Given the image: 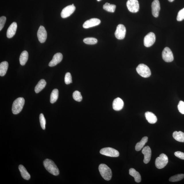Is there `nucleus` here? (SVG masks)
Here are the masks:
<instances>
[{"instance_id":"nucleus-19","label":"nucleus","mask_w":184,"mask_h":184,"mask_svg":"<svg viewBox=\"0 0 184 184\" xmlns=\"http://www.w3.org/2000/svg\"><path fill=\"white\" fill-rule=\"evenodd\" d=\"M145 116L147 121L150 123L154 124L157 121V117L152 112H147L145 113Z\"/></svg>"},{"instance_id":"nucleus-38","label":"nucleus","mask_w":184,"mask_h":184,"mask_svg":"<svg viewBox=\"0 0 184 184\" xmlns=\"http://www.w3.org/2000/svg\"><path fill=\"white\" fill-rule=\"evenodd\" d=\"M168 1L169 2H172L174 0H168Z\"/></svg>"},{"instance_id":"nucleus-33","label":"nucleus","mask_w":184,"mask_h":184,"mask_svg":"<svg viewBox=\"0 0 184 184\" xmlns=\"http://www.w3.org/2000/svg\"><path fill=\"white\" fill-rule=\"evenodd\" d=\"M65 84L67 85L70 84L72 82L71 75L70 73H67L65 75Z\"/></svg>"},{"instance_id":"nucleus-23","label":"nucleus","mask_w":184,"mask_h":184,"mask_svg":"<svg viewBox=\"0 0 184 184\" xmlns=\"http://www.w3.org/2000/svg\"><path fill=\"white\" fill-rule=\"evenodd\" d=\"M173 137L177 141L180 142H184V133L181 131H177L173 133Z\"/></svg>"},{"instance_id":"nucleus-11","label":"nucleus","mask_w":184,"mask_h":184,"mask_svg":"<svg viewBox=\"0 0 184 184\" xmlns=\"http://www.w3.org/2000/svg\"><path fill=\"white\" fill-rule=\"evenodd\" d=\"M75 7L73 4L72 5H68L62 11L61 13V17L63 18H65L68 17L73 13L75 10Z\"/></svg>"},{"instance_id":"nucleus-26","label":"nucleus","mask_w":184,"mask_h":184,"mask_svg":"<svg viewBox=\"0 0 184 184\" xmlns=\"http://www.w3.org/2000/svg\"><path fill=\"white\" fill-rule=\"evenodd\" d=\"M148 140V138L146 136L142 138L141 141L136 144L135 147L136 150L137 151L141 150L144 146L145 144L147 143Z\"/></svg>"},{"instance_id":"nucleus-6","label":"nucleus","mask_w":184,"mask_h":184,"mask_svg":"<svg viewBox=\"0 0 184 184\" xmlns=\"http://www.w3.org/2000/svg\"><path fill=\"white\" fill-rule=\"evenodd\" d=\"M100 153L103 155L112 157H117L119 155L118 151L110 147L104 148L101 149Z\"/></svg>"},{"instance_id":"nucleus-36","label":"nucleus","mask_w":184,"mask_h":184,"mask_svg":"<svg viewBox=\"0 0 184 184\" xmlns=\"http://www.w3.org/2000/svg\"><path fill=\"white\" fill-rule=\"evenodd\" d=\"M6 21V18L5 16H2L0 18V30L1 31L2 30Z\"/></svg>"},{"instance_id":"nucleus-2","label":"nucleus","mask_w":184,"mask_h":184,"mask_svg":"<svg viewBox=\"0 0 184 184\" xmlns=\"http://www.w3.org/2000/svg\"><path fill=\"white\" fill-rule=\"evenodd\" d=\"M99 170L102 177L107 181H109L112 177V173L111 168L105 164H101L99 167Z\"/></svg>"},{"instance_id":"nucleus-17","label":"nucleus","mask_w":184,"mask_h":184,"mask_svg":"<svg viewBox=\"0 0 184 184\" xmlns=\"http://www.w3.org/2000/svg\"><path fill=\"white\" fill-rule=\"evenodd\" d=\"M17 28V24L15 22L12 23L7 30V36L8 38H12L15 35Z\"/></svg>"},{"instance_id":"nucleus-7","label":"nucleus","mask_w":184,"mask_h":184,"mask_svg":"<svg viewBox=\"0 0 184 184\" xmlns=\"http://www.w3.org/2000/svg\"><path fill=\"white\" fill-rule=\"evenodd\" d=\"M128 9L132 13H136L139 10V3L137 0H128L127 3Z\"/></svg>"},{"instance_id":"nucleus-3","label":"nucleus","mask_w":184,"mask_h":184,"mask_svg":"<svg viewBox=\"0 0 184 184\" xmlns=\"http://www.w3.org/2000/svg\"><path fill=\"white\" fill-rule=\"evenodd\" d=\"M25 103L24 98L20 97L16 99L13 103L12 112L14 114H17L21 112Z\"/></svg>"},{"instance_id":"nucleus-12","label":"nucleus","mask_w":184,"mask_h":184,"mask_svg":"<svg viewBox=\"0 0 184 184\" xmlns=\"http://www.w3.org/2000/svg\"><path fill=\"white\" fill-rule=\"evenodd\" d=\"M37 37L40 42L43 43L46 40L47 33L45 27L42 26L39 27L37 32Z\"/></svg>"},{"instance_id":"nucleus-13","label":"nucleus","mask_w":184,"mask_h":184,"mask_svg":"<svg viewBox=\"0 0 184 184\" xmlns=\"http://www.w3.org/2000/svg\"><path fill=\"white\" fill-rule=\"evenodd\" d=\"M101 23V21L97 18H92L85 22L83 25V28H88L97 26Z\"/></svg>"},{"instance_id":"nucleus-24","label":"nucleus","mask_w":184,"mask_h":184,"mask_svg":"<svg viewBox=\"0 0 184 184\" xmlns=\"http://www.w3.org/2000/svg\"><path fill=\"white\" fill-rule=\"evenodd\" d=\"M8 67V63L7 61H4L0 64V75L4 76L6 73Z\"/></svg>"},{"instance_id":"nucleus-25","label":"nucleus","mask_w":184,"mask_h":184,"mask_svg":"<svg viewBox=\"0 0 184 184\" xmlns=\"http://www.w3.org/2000/svg\"><path fill=\"white\" fill-rule=\"evenodd\" d=\"M28 54L26 51H24L21 53L20 57V63L22 65H24L28 61Z\"/></svg>"},{"instance_id":"nucleus-20","label":"nucleus","mask_w":184,"mask_h":184,"mask_svg":"<svg viewBox=\"0 0 184 184\" xmlns=\"http://www.w3.org/2000/svg\"><path fill=\"white\" fill-rule=\"evenodd\" d=\"M129 174L134 178L135 181L136 183H139L141 181V177L139 172L136 171L134 168H131L129 169Z\"/></svg>"},{"instance_id":"nucleus-22","label":"nucleus","mask_w":184,"mask_h":184,"mask_svg":"<svg viewBox=\"0 0 184 184\" xmlns=\"http://www.w3.org/2000/svg\"><path fill=\"white\" fill-rule=\"evenodd\" d=\"M47 84L46 82L44 79L40 80L36 86L34 90L36 93H38L44 88Z\"/></svg>"},{"instance_id":"nucleus-4","label":"nucleus","mask_w":184,"mask_h":184,"mask_svg":"<svg viewBox=\"0 0 184 184\" xmlns=\"http://www.w3.org/2000/svg\"><path fill=\"white\" fill-rule=\"evenodd\" d=\"M138 73L142 77L147 78L150 76L151 72L150 69L146 65L140 64L136 69Z\"/></svg>"},{"instance_id":"nucleus-27","label":"nucleus","mask_w":184,"mask_h":184,"mask_svg":"<svg viewBox=\"0 0 184 184\" xmlns=\"http://www.w3.org/2000/svg\"><path fill=\"white\" fill-rule=\"evenodd\" d=\"M59 95V92L57 89H54L52 91L50 96V102L54 103L57 101Z\"/></svg>"},{"instance_id":"nucleus-34","label":"nucleus","mask_w":184,"mask_h":184,"mask_svg":"<svg viewBox=\"0 0 184 184\" xmlns=\"http://www.w3.org/2000/svg\"><path fill=\"white\" fill-rule=\"evenodd\" d=\"M177 20L178 21H181L184 20V8L178 12Z\"/></svg>"},{"instance_id":"nucleus-9","label":"nucleus","mask_w":184,"mask_h":184,"mask_svg":"<svg viewBox=\"0 0 184 184\" xmlns=\"http://www.w3.org/2000/svg\"><path fill=\"white\" fill-rule=\"evenodd\" d=\"M156 41V36L154 33L149 32L144 38V45L146 47L152 46Z\"/></svg>"},{"instance_id":"nucleus-5","label":"nucleus","mask_w":184,"mask_h":184,"mask_svg":"<svg viewBox=\"0 0 184 184\" xmlns=\"http://www.w3.org/2000/svg\"><path fill=\"white\" fill-rule=\"evenodd\" d=\"M168 158L166 155L161 154L156 160L155 165L156 168L159 169L164 168L168 163Z\"/></svg>"},{"instance_id":"nucleus-21","label":"nucleus","mask_w":184,"mask_h":184,"mask_svg":"<svg viewBox=\"0 0 184 184\" xmlns=\"http://www.w3.org/2000/svg\"><path fill=\"white\" fill-rule=\"evenodd\" d=\"M19 168L20 172L22 177L24 179L26 180H29L30 179V176L29 173L23 165H20L19 166Z\"/></svg>"},{"instance_id":"nucleus-30","label":"nucleus","mask_w":184,"mask_h":184,"mask_svg":"<svg viewBox=\"0 0 184 184\" xmlns=\"http://www.w3.org/2000/svg\"><path fill=\"white\" fill-rule=\"evenodd\" d=\"M83 42L87 44L93 45L97 43L98 40L95 38H87L83 40Z\"/></svg>"},{"instance_id":"nucleus-35","label":"nucleus","mask_w":184,"mask_h":184,"mask_svg":"<svg viewBox=\"0 0 184 184\" xmlns=\"http://www.w3.org/2000/svg\"><path fill=\"white\" fill-rule=\"evenodd\" d=\"M178 110L181 114H184V102L180 101L178 106Z\"/></svg>"},{"instance_id":"nucleus-8","label":"nucleus","mask_w":184,"mask_h":184,"mask_svg":"<svg viewBox=\"0 0 184 184\" xmlns=\"http://www.w3.org/2000/svg\"><path fill=\"white\" fill-rule=\"evenodd\" d=\"M162 57L164 61L167 63L171 62L174 59L172 51L168 47L164 49L162 53Z\"/></svg>"},{"instance_id":"nucleus-39","label":"nucleus","mask_w":184,"mask_h":184,"mask_svg":"<svg viewBox=\"0 0 184 184\" xmlns=\"http://www.w3.org/2000/svg\"><path fill=\"white\" fill-rule=\"evenodd\" d=\"M97 1H101V0H97Z\"/></svg>"},{"instance_id":"nucleus-15","label":"nucleus","mask_w":184,"mask_h":184,"mask_svg":"<svg viewBox=\"0 0 184 184\" xmlns=\"http://www.w3.org/2000/svg\"><path fill=\"white\" fill-rule=\"evenodd\" d=\"M152 13L154 17L157 18L159 16L160 5L158 0H154L152 3Z\"/></svg>"},{"instance_id":"nucleus-10","label":"nucleus","mask_w":184,"mask_h":184,"mask_svg":"<svg viewBox=\"0 0 184 184\" xmlns=\"http://www.w3.org/2000/svg\"><path fill=\"white\" fill-rule=\"evenodd\" d=\"M126 32V28L124 25L120 24L117 27L115 35L117 39L122 40L125 38Z\"/></svg>"},{"instance_id":"nucleus-31","label":"nucleus","mask_w":184,"mask_h":184,"mask_svg":"<svg viewBox=\"0 0 184 184\" xmlns=\"http://www.w3.org/2000/svg\"><path fill=\"white\" fill-rule=\"evenodd\" d=\"M73 97L74 99L78 102L81 101L82 100V96L81 93L79 91H75L73 94Z\"/></svg>"},{"instance_id":"nucleus-16","label":"nucleus","mask_w":184,"mask_h":184,"mask_svg":"<svg viewBox=\"0 0 184 184\" xmlns=\"http://www.w3.org/2000/svg\"><path fill=\"white\" fill-rule=\"evenodd\" d=\"M63 56L61 53H58L55 54L52 61L49 63V65L51 67H54L59 63L63 59Z\"/></svg>"},{"instance_id":"nucleus-29","label":"nucleus","mask_w":184,"mask_h":184,"mask_svg":"<svg viewBox=\"0 0 184 184\" xmlns=\"http://www.w3.org/2000/svg\"><path fill=\"white\" fill-rule=\"evenodd\" d=\"M184 178V174H179L171 177L169 178V181L171 182H175L180 181Z\"/></svg>"},{"instance_id":"nucleus-18","label":"nucleus","mask_w":184,"mask_h":184,"mask_svg":"<svg viewBox=\"0 0 184 184\" xmlns=\"http://www.w3.org/2000/svg\"><path fill=\"white\" fill-rule=\"evenodd\" d=\"M123 102L121 98H117L114 100L113 103V109L116 111H119L123 109Z\"/></svg>"},{"instance_id":"nucleus-32","label":"nucleus","mask_w":184,"mask_h":184,"mask_svg":"<svg viewBox=\"0 0 184 184\" xmlns=\"http://www.w3.org/2000/svg\"><path fill=\"white\" fill-rule=\"evenodd\" d=\"M40 123L41 126L43 130H45V125H46V120H45L44 116L43 114H40L39 116Z\"/></svg>"},{"instance_id":"nucleus-14","label":"nucleus","mask_w":184,"mask_h":184,"mask_svg":"<svg viewBox=\"0 0 184 184\" xmlns=\"http://www.w3.org/2000/svg\"><path fill=\"white\" fill-rule=\"evenodd\" d=\"M142 153L144 156V162L145 164L148 163L150 161L151 156H152V150L150 147L148 146L144 147L142 151Z\"/></svg>"},{"instance_id":"nucleus-37","label":"nucleus","mask_w":184,"mask_h":184,"mask_svg":"<svg viewBox=\"0 0 184 184\" xmlns=\"http://www.w3.org/2000/svg\"><path fill=\"white\" fill-rule=\"evenodd\" d=\"M174 154L176 157L180 159L184 160V153L178 151V152H175Z\"/></svg>"},{"instance_id":"nucleus-28","label":"nucleus","mask_w":184,"mask_h":184,"mask_svg":"<svg viewBox=\"0 0 184 184\" xmlns=\"http://www.w3.org/2000/svg\"><path fill=\"white\" fill-rule=\"evenodd\" d=\"M116 8L115 5L110 4V3H106L103 6L104 9L110 12H114Z\"/></svg>"},{"instance_id":"nucleus-1","label":"nucleus","mask_w":184,"mask_h":184,"mask_svg":"<svg viewBox=\"0 0 184 184\" xmlns=\"http://www.w3.org/2000/svg\"><path fill=\"white\" fill-rule=\"evenodd\" d=\"M44 167L48 172L54 176H58L59 171L55 164L51 160L45 159L43 162Z\"/></svg>"}]
</instances>
